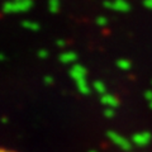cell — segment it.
<instances>
[{
	"instance_id": "obj_1",
	"label": "cell",
	"mask_w": 152,
	"mask_h": 152,
	"mask_svg": "<svg viewBox=\"0 0 152 152\" xmlns=\"http://www.w3.org/2000/svg\"><path fill=\"white\" fill-rule=\"evenodd\" d=\"M0 152H10V151H7V150H3V148H0Z\"/></svg>"
}]
</instances>
